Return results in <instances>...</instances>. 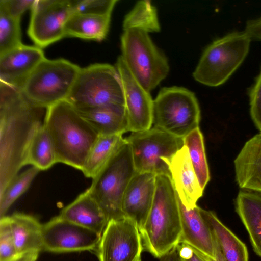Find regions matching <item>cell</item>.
Here are the masks:
<instances>
[{"instance_id": "74e56055", "label": "cell", "mask_w": 261, "mask_h": 261, "mask_svg": "<svg viewBox=\"0 0 261 261\" xmlns=\"http://www.w3.org/2000/svg\"><path fill=\"white\" fill-rule=\"evenodd\" d=\"M159 261H180L176 247L161 256Z\"/></svg>"}, {"instance_id": "4dcf8cb0", "label": "cell", "mask_w": 261, "mask_h": 261, "mask_svg": "<svg viewBox=\"0 0 261 261\" xmlns=\"http://www.w3.org/2000/svg\"><path fill=\"white\" fill-rule=\"evenodd\" d=\"M20 21L0 7V55L22 44Z\"/></svg>"}, {"instance_id": "4fadbf2b", "label": "cell", "mask_w": 261, "mask_h": 261, "mask_svg": "<svg viewBox=\"0 0 261 261\" xmlns=\"http://www.w3.org/2000/svg\"><path fill=\"white\" fill-rule=\"evenodd\" d=\"M101 236L58 216L43 225V251L58 253L95 252Z\"/></svg>"}, {"instance_id": "8992f818", "label": "cell", "mask_w": 261, "mask_h": 261, "mask_svg": "<svg viewBox=\"0 0 261 261\" xmlns=\"http://www.w3.org/2000/svg\"><path fill=\"white\" fill-rule=\"evenodd\" d=\"M66 100L76 109L124 106L122 84L116 67L96 63L81 68Z\"/></svg>"}, {"instance_id": "603a6c76", "label": "cell", "mask_w": 261, "mask_h": 261, "mask_svg": "<svg viewBox=\"0 0 261 261\" xmlns=\"http://www.w3.org/2000/svg\"><path fill=\"white\" fill-rule=\"evenodd\" d=\"M236 211L248 232L254 252L261 257V195L240 191Z\"/></svg>"}, {"instance_id": "277c9868", "label": "cell", "mask_w": 261, "mask_h": 261, "mask_svg": "<svg viewBox=\"0 0 261 261\" xmlns=\"http://www.w3.org/2000/svg\"><path fill=\"white\" fill-rule=\"evenodd\" d=\"M251 38L244 31H233L217 39L203 51L193 73L198 82L210 87L225 83L242 64Z\"/></svg>"}, {"instance_id": "8fae6325", "label": "cell", "mask_w": 261, "mask_h": 261, "mask_svg": "<svg viewBox=\"0 0 261 261\" xmlns=\"http://www.w3.org/2000/svg\"><path fill=\"white\" fill-rule=\"evenodd\" d=\"M143 251L137 225L124 217L108 222L95 252L99 261H141Z\"/></svg>"}, {"instance_id": "1f68e13d", "label": "cell", "mask_w": 261, "mask_h": 261, "mask_svg": "<svg viewBox=\"0 0 261 261\" xmlns=\"http://www.w3.org/2000/svg\"><path fill=\"white\" fill-rule=\"evenodd\" d=\"M72 14L111 15L117 0H70Z\"/></svg>"}, {"instance_id": "83f0119b", "label": "cell", "mask_w": 261, "mask_h": 261, "mask_svg": "<svg viewBox=\"0 0 261 261\" xmlns=\"http://www.w3.org/2000/svg\"><path fill=\"white\" fill-rule=\"evenodd\" d=\"M184 145L188 150L189 157L202 189L210 180V172L205 154L203 135L198 127L183 138Z\"/></svg>"}, {"instance_id": "836d02e7", "label": "cell", "mask_w": 261, "mask_h": 261, "mask_svg": "<svg viewBox=\"0 0 261 261\" xmlns=\"http://www.w3.org/2000/svg\"><path fill=\"white\" fill-rule=\"evenodd\" d=\"M249 97L251 118L261 130V69L249 90Z\"/></svg>"}, {"instance_id": "9c48e42d", "label": "cell", "mask_w": 261, "mask_h": 261, "mask_svg": "<svg viewBox=\"0 0 261 261\" xmlns=\"http://www.w3.org/2000/svg\"><path fill=\"white\" fill-rule=\"evenodd\" d=\"M200 110L195 94L181 87L161 89L153 100L154 127L184 138L199 127Z\"/></svg>"}, {"instance_id": "30bf717a", "label": "cell", "mask_w": 261, "mask_h": 261, "mask_svg": "<svg viewBox=\"0 0 261 261\" xmlns=\"http://www.w3.org/2000/svg\"><path fill=\"white\" fill-rule=\"evenodd\" d=\"M129 145L136 172H148L171 178L169 165L184 146L183 139L156 127L133 132L125 138Z\"/></svg>"}, {"instance_id": "ba28073f", "label": "cell", "mask_w": 261, "mask_h": 261, "mask_svg": "<svg viewBox=\"0 0 261 261\" xmlns=\"http://www.w3.org/2000/svg\"><path fill=\"white\" fill-rule=\"evenodd\" d=\"M121 49V56L129 71L147 91L154 89L167 76L168 60L148 32L138 29L123 31Z\"/></svg>"}, {"instance_id": "d4e9b609", "label": "cell", "mask_w": 261, "mask_h": 261, "mask_svg": "<svg viewBox=\"0 0 261 261\" xmlns=\"http://www.w3.org/2000/svg\"><path fill=\"white\" fill-rule=\"evenodd\" d=\"M111 16L73 13L65 26V37L102 41L109 32Z\"/></svg>"}, {"instance_id": "5bb4252c", "label": "cell", "mask_w": 261, "mask_h": 261, "mask_svg": "<svg viewBox=\"0 0 261 261\" xmlns=\"http://www.w3.org/2000/svg\"><path fill=\"white\" fill-rule=\"evenodd\" d=\"M115 67L122 84L127 131L141 132L152 125L153 100L133 75L124 61L120 56Z\"/></svg>"}, {"instance_id": "f35d334b", "label": "cell", "mask_w": 261, "mask_h": 261, "mask_svg": "<svg viewBox=\"0 0 261 261\" xmlns=\"http://www.w3.org/2000/svg\"><path fill=\"white\" fill-rule=\"evenodd\" d=\"M39 253L34 252L20 254L11 261H36Z\"/></svg>"}, {"instance_id": "484cf974", "label": "cell", "mask_w": 261, "mask_h": 261, "mask_svg": "<svg viewBox=\"0 0 261 261\" xmlns=\"http://www.w3.org/2000/svg\"><path fill=\"white\" fill-rule=\"evenodd\" d=\"M125 143L126 140L122 134L99 136L81 171L85 176L93 178Z\"/></svg>"}, {"instance_id": "5b68a950", "label": "cell", "mask_w": 261, "mask_h": 261, "mask_svg": "<svg viewBox=\"0 0 261 261\" xmlns=\"http://www.w3.org/2000/svg\"><path fill=\"white\" fill-rule=\"evenodd\" d=\"M135 173L130 147L126 142L92 178L88 189L108 222L124 217L122 210L123 197Z\"/></svg>"}, {"instance_id": "f546056e", "label": "cell", "mask_w": 261, "mask_h": 261, "mask_svg": "<svg viewBox=\"0 0 261 261\" xmlns=\"http://www.w3.org/2000/svg\"><path fill=\"white\" fill-rule=\"evenodd\" d=\"M40 171L32 166L17 175L8 185L0 195V218L5 216L13 203L27 190Z\"/></svg>"}, {"instance_id": "52a82bcc", "label": "cell", "mask_w": 261, "mask_h": 261, "mask_svg": "<svg viewBox=\"0 0 261 261\" xmlns=\"http://www.w3.org/2000/svg\"><path fill=\"white\" fill-rule=\"evenodd\" d=\"M81 68L64 59L42 60L22 89L33 105L47 109L68 98Z\"/></svg>"}, {"instance_id": "ffe728a7", "label": "cell", "mask_w": 261, "mask_h": 261, "mask_svg": "<svg viewBox=\"0 0 261 261\" xmlns=\"http://www.w3.org/2000/svg\"><path fill=\"white\" fill-rule=\"evenodd\" d=\"M58 216L100 235L108 223L102 208L88 189L63 208Z\"/></svg>"}, {"instance_id": "8d00e7d4", "label": "cell", "mask_w": 261, "mask_h": 261, "mask_svg": "<svg viewBox=\"0 0 261 261\" xmlns=\"http://www.w3.org/2000/svg\"><path fill=\"white\" fill-rule=\"evenodd\" d=\"M244 31L251 39L261 41V16L247 21Z\"/></svg>"}, {"instance_id": "3957f363", "label": "cell", "mask_w": 261, "mask_h": 261, "mask_svg": "<svg viewBox=\"0 0 261 261\" xmlns=\"http://www.w3.org/2000/svg\"><path fill=\"white\" fill-rule=\"evenodd\" d=\"M143 251L161 256L180 242L182 228L177 196L170 177L157 175L150 211L139 230Z\"/></svg>"}, {"instance_id": "7c38bea8", "label": "cell", "mask_w": 261, "mask_h": 261, "mask_svg": "<svg viewBox=\"0 0 261 261\" xmlns=\"http://www.w3.org/2000/svg\"><path fill=\"white\" fill-rule=\"evenodd\" d=\"M31 10L28 33L36 46L42 48L65 37L72 14L70 0H35Z\"/></svg>"}, {"instance_id": "e0dca14e", "label": "cell", "mask_w": 261, "mask_h": 261, "mask_svg": "<svg viewBox=\"0 0 261 261\" xmlns=\"http://www.w3.org/2000/svg\"><path fill=\"white\" fill-rule=\"evenodd\" d=\"M169 167L173 185L181 203L187 208L196 206V202L202 196L203 190L200 186L185 146L173 156Z\"/></svg>"}, {"instance_id": "9a60e30c", "label": "cell", "mask_w": 261, "mask_h": 261, "mask_svg": "<svg viewBox=\"0 0 261 261\" xmlns=\"http://www.w3.org/2000/svg\"><path fill=\"white\" fill-rule=\"evenodd\" d=\"M156 176L148 172H136L123 197L124 216L133 220L139 230L144 226L152 205Z\"/></svg>"}, {"instance_id": "2e32d148", "label": "cell", "mask_w": 261, "mask_h": 261, "mask_svg": "<svg viewBox=\"0 0 261 261\" xmlns=\"http://www.w3.org/2000/svg\"><path fill=\"white\" fill-rule=\"evenodd\" d=\"M45 58L42 48L23 44L0 55V82L21 90L34 70Z\"/></svg>"}, {"instance_id": "7402d4cb", "label": "cell", "mask_w": 261, "mask_h": 261, "mask_svg": "<svg viewBox=\"0 0 261 261\" xmlns=\"http://www.w3.org/2000/svg\"><path fill=\"white\" fill-rule=\"evenodd\" d=\"M76 109L99 136L123 135L127 132L124 106Z\"/></svg>"}, {"instance_id": "d6a6232c", "label": "cell", "mask_w": 261, "mask_h": 261, "mask_svg": "<svg viewBox=\"0 0 261 261\" xmlns=\"http://www.w3.org/2000/svg\"><path fill=\"white\" fill-rule=\"evenodd\" d=\"M18 254L12 235L9 216L0 218V261H11Z\"/></svg>"}, {"instance_id": "ab89813d", "label": "cell", "mask_w": 261, "mask_h": 261, "mask_svg": "<svg viewBox=\"0 0 261 261\" xmlns=\"http://www.w3.org/2000/svg\"><path fill=\"white\" fill-rule=\"evenodd\" d=\"M213 235L214 246V261H226L213 233Z\"/></svg>"}, {"instance_id": "f1b7e54d", "label": "cell", "mask_w": 261, "mask_h": 261, "mask_svg": "<svg viewBox=\"0 0 261 261\" xmlns=\"http://www.w3.org/2000/svg\"><path fill=\"white\" fill-rule=\"evenodd\" d=\"M123 31L138 29L148 33L158 32L161 30L157 10L150 1H141L125 16Z\"/></svg>"}, {"instance_id": "6da1fadb", "label": "cell", "mask_w": 261, "mask_h": 261, "mask_svg": "<svg viewBox=\"0 0 261 261\" xmlns=\"http://www.w3.org/2000/svg\"><path fill=\"white\" fill-rule=\"evenodd\" d=\"M44 109L21 90L0 82V195L26 165L30 143L43 124Z\"/></svg>"}, {"instance_id": "cb8c5ba5", "label": "cell", "mask_w": 261, "mask_h": 261, "mask_svg": "<svg viewBox=\"0 0 261 261\" xmlns=\"http://www.w3.org/2000/svg\"><path fill=\"white\" fill-rule=\"evenodd\" d=\"M200 214L215 236L226 261H249L247 248L215 213L200 207Z\"/></svg>"}, {"instance_id": "e575fe53", "label": "cell", "mask_w": 261, "mask_h": 261, "mask_svg": "<svg viewBox=\"0 0 261 261\" xmlns=\"http://www.w3.org/2000/svg\"><path fill=\"white\" fill-rule=\"evenodd\" d=\"M35 0H0V7L13 17L20 19L28 10L31 9Z\"/></svg>"}, {"instance_id": "d6986e66", "label": "cell", "mask_w": 261, "mask_h": 261, "mask_svg": "<svg viewBox=\"0 0 261 261\" xmlns=\"http://www.w3.org/2000/svg\"><path fill=\"white\" fill-rule=\"evenodd\" d=\"M234 164L239 187L261 193V132L246 142Z\"/></svg>"}, {"instance_id": "60d3db41", "label": "cell", "mask_w": 261, "mask_h": 261, "mask_svg": "<svg viewBox=\"0 0 261 261\" xmlns=\"http://www.w3.org/2000/svg\"><path fill=\"white\" fill-rule=\"evenodd\" d=\"M260 132H261V130H260Z\"/></svg>"}, {"instance_id": "7a4b0ae2", "label": "cell", "mask_w": 261, "mask_h": 261, "mask_svg": "<svg viewBox=\"0 0 261 261\" xmlns=\"http://www.w3.org/2000/svg\"><path fill=\"white\" fill-rule=\"evenodd\" d=\"M43 125L51 139L57 163L81 171L99 135L67 100L46 109Z\"/></svg>"}, {"instance_id": "d590c367", "label": "cell", "mask_w": 261, "mask_h": 261, "mask_svg": "<svg viewBox=\"0 0 261 261\" xmlns=\"http://www.w3.org/2000/svg\"><path fill=\"white\" fill-rule=\"evenodd\" d=\"M176 248L180 261H214V259L187 244L179 243Z\"/></svg>"}, {"instance_id": "ac0fdd59", "label": "cell", "mask_w": 261, "mask_h": 261, "mask_svg": "<svg viewBox=\"0 0 261 261\" xmlns=\"http://www.w3.org/2000/svg\"><path fill=\"white\" fill-rule=\"evenodd\" d=\"M177 199L182 228L180 243L187 244L214 259L213 235L200 214V207L187 208L178 196Z\"/></svg>"}, {"instance_id": "44dd1931", "label": "cell", "mask_w": 261, "mask_h": 261, "mask_svg": "<svg viewBox=\"0 0 261 261\" xmlns=\"http://www.w3.org/2000/svg\"><path fill=\"white\" fill-rule=\"evenodd\" d=\"M9 217L19 255L43 251V225L35 217L21 213H14Z\"/></svg>"}, {"instance_id": "4316f807", "label": "cell", "mask_w": 261, "mask_h": 261, "mask_svg": "<svg viewBox=\"0 0 261 261\" xmlns=\"http://www.w3.org/2000/svg\"><path fill=\"white\" fill-rule=\"evenodd\" d=\"M57 163L51 139L43 124L34 135L29 147L26 165L41 170L50 168Z\"/></svg>"}]
</instances>
